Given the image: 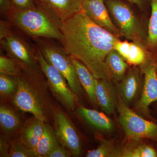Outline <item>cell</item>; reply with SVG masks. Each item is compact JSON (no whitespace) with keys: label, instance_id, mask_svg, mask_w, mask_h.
<instances>
[{"label":"cell","instance_id":"5","mask_svg":"<svg viewBox=\"0 0 157 157\" xmlns=\"http://www.w3.org/2000/svg\"><path fill=\"white\" fill-rule=\"evenodd\" d=\"M0 41L7 55L19 63L23 73L31 78L39 80L42 72L37 60L36 49L11 29Z\"/></svg>","mask_w":157,"mask_h":157},{"label":"cell","instance_id":"33","mask_svg":"<svg viewBox=\"0 0 157 157\" xmlns=\"http://www.w3.org/2000/svg\"><path fill=\"white\" fill-rule=\"evenodd\" d=\"M131 4L136 5L141 10H145L149 5L151 6V0H126Z\"/></svg>","mask_w":157,"mask_h":157},{"label":"cell","instance_id":"11","mask_svg":"<svg viewBox=\"0 0 157 157\" xmlns=\"http://www.w3.org/2000/svg\"><path fill=\"white\" fill-rule=\"evenodd\" d=\"M56 132L60 144L67 149L73 156L82 152L81 140L70 120L63 112L58 110L55 116Z\"/></svg>","mask_w":157,"mask_h":157},{"label":"cell","instance_id":"18","mask_svg":"<svg viewBox=\"0 0 157 157\" xmlns=\"http://www.w3.org/2000/svg\"><path fill=\"white\" fill-rule=\"evenodd\" d=\"M105 64L110 79L116 81L123 79L128 67V63L114 49L107 55Z\"/></svg>","mask_w":157,"mask_h":157},{"label":"cell","instance_id":"16","mask_svg":"<svg viewBox=\"0 0 157 157\" xmlns=\"http://www.w3.org/2000/svg\"><path fill=\"white\" fill-rule=\"evenodd\" d=\"M71 58L80 84L86 93L90 102L94 106L98 107L99 105L96 94L97 78L81 62L74 58Z\"/></svg>","mask_w":157,"mask_h":157},{"label":"cell","instance_id":"4","mask_svg":"<svg viewBox=\"0 0 157 157\" xmlns=\"http://www.w3.org/2000/svg\"><path fill=\"white\" fill-rule=\"evenodd\" d=\"M36 47L45 59L63 76L73 94L77 97L85 96L71 56L63 47L37 38Z\"/></svg>","mask_w":157,"mask_h":157},{"label":"cell","instance_id":"12","mask_svg":"<svg viewBox=\"0 0 157 157\" xmlns=\"http://www.w3.org/2000/svg\"><path fill=\"white\" fill-rule=\"evenodd\" d=\"M82 11L97 25L119 38L121 36L113 21L104 0H84Z\"/></svg>","mask_w":157,"mask_h":157},{"label":"cell","instance_id":"8","mask_svg":"<svg viewBox=\"0 0 157 157\" xmlns=\"http://www.w3.org/2000/svg\"><path fill=\"white\" fill-rule=\"evenodd\" d=\"M36 54L39 66L54 95L67 109H74L76 106V95L70 90L64 77L45 59L37 47Z\"/></svg>","mask_w":157,"mask_h":157},{"label":"cell","instance_id":"31","mask_svg":"<svg viewBox=\"0 0 157 157\" xmlns=\"http://www.w3.org/2000/svg\"><path fill=\"white\" fill-rule=\"evenodd\" d=\"M13 10L12 0H0V11L1 14H6Z\"/></svg>","mask_w":157,"mask_h":157},{"label":"cell","instance_id":"34","mask_svg":"<svg viewBox=\"0 0 157 157\" xmlns=\"http://www.w3.org/2000/svg\"><path fill=\"white\" fill-rule=\"evenodd\" d=\"M155 68L156 72L157 74V57L155 59Z\"/></svg>","mask_w":157,"mask_h":157},{"label":"cell","instance_id":"35","mask_svg":"<svg viewBox=\"0 0 157 157\" xmlns=\"http://www.w3.org/2000/svg\"></svg>","mask_w":157,"mask_h":157},{"label":"cell","instance_id":"32","mask_svg":"<svg viewBox=\"0 0 157 157\" xmlns=\"http://www.w3.org/2000/svg\"><path fill=\"white\" fill-rule=\"evenodd\" d=\"M9 144L6 141V139L1 138L0 142V156L10 157V150Z\"/></svg>","mask_w":157,"mask_h":157},{"label":"cell","instance_id":"28","mask_svg":"<svg viewBox=\"0 0 157 157\" xmlns=\"http://www.w3.org/2000/svg\"><path fill=\"white\" fill-rule=\"evenodd\" d=\"M130 43L128 41H121L120 39L116 42L113 46V49L116 51L126 61L130 50Z\"/></svg>","mask_w":157,"mask_h":157},{"label":"cell","instance_id":"26","mask_svg":"<svg viewBox=\"0 0 157 157\" xmlns=\"http://www.w3.org/2000/svg\"><path fill=\"white\" fill-rule=\"evenodd\" d=\"M18 76H10L0 73V94L2 97H8L14 95L17 90Z\"/></svg>","mask_w":157,"mask_h":157},{"label":"cell","instance_id":"2","mask_svg":"<svg viewBox=\"0 0 157 157\" xmlns=\"http://www.w3.org/2000/svg\"><path fill=\"white\" fill-rule=\"evenodd\" d=\"M12 22L26 34L35 38L56 39L63 44V36L60 27L39 8L28 10H12Z\"/></svg>","mask_w":157,"mask_h":157},{"label":"cell","instance_id":"27","mask_svg":"<svg viewBox=\"0 0 157 157\" xmlns=\"http://www.w3.org/2000/svg\"><path fill=\"white\" fill-rule=\"evenodd\" d=\"M10 157H39L35 150L30 149L18 141L11 144L10 150Z\"/></svg>","mask_w":157,"mask_h":157},{"label":"cell","instance_id":"25","mask_svg":"<svg viewBox=\"0 0 157 157\" xmlns=\"http://www.w3.org/2000/svg\"><path fill=\"white\" fill-rule=\"evenodd\" d=\"M20 64L10 57L0 56V73L14 76H19L22 73Z\"/></svg>","mask_w":157,"mask_h":157},{"label":"cell","instance_id":"21","mask_svg":"<svg viewBox=\"0 0 157 157\" xmlns=\"http://www.w3.org/2000/svg\"><path fill=\"white\" fill-rule=\"evenodd\" d=\"M122 148L121 157H157V151L152 147L132 140Z\"/></svg>","mask_w":157,"mask_h":157},{"label":"cell","instance_id":"10","mask_svg":"<svg viewBox=\"0 0 157 157\" xmlns=\"http://www.w3.org/2000/svg\"><path fill=\"white\" fill-rule=\"evenodd\" d=\"M84 0H34L37 8L60 26L74 14L82 11Z\"/></svg>","mask_w":157,"mask_h":157},{"label":"cell","instance_id":"6","mask_svg":"<svg viewBox=\"0 0 157 157\" xmlns=\"http://www.w3.org/2000/svg\"><path fill=\"white\" fill-rule=\"evenodd\" d=\"M116 108L119 113V122L129 139H151L157 144V124L147 120L130 109L119 95Z\"/></svg>","mask_w":157,"mask_h":157},{"label":"cell","instance_id":"22","mask_svg":"<svg viewBox=\"0 0 157 157\" xmlns=\"http://www.w3.org/2000/svg\"><path fill=\"white\" fill-rule=\"evenodd\" d=\"M122 148L114 142L103 140L95 149L89 151L86 157H121Z\"/></svg>","mask_w":157,"mask_h":157},{"label":"cell","instance_id":"14","mask_svg":"<svg viewBox=\"0 0 157 157\" xmlns=\"http://www.w3.org/2000/svg\"><path fill=\"white\" fill-rule=\"evenodd\" d=\"M110 80L96 79V94L101 109L107 115L114 113L117 98L115 88Z\"/></svg>","mask_w":157,"mask_h":157},{"label":"cell","instance_id":"3","mask_svg":"<svg viewBox=\"0 0 157 157\" xmlns=\"http://www.w3.org/2000/svg\"><path fill=\"white\" fill-rule=\"evenodd\" d=\"M104 2L121 36L147 48V32L132 8L120 0H104Z\"/></svg>","mask_w":157,"mask_h":157},{"label":"cell","instance_id":"20","mask_svg":"<svg viewBox=\"0 0 157 157\" xmlns=\"http://www.w3.org/2000/svg\"><path fill=\"white\" fill-rule=\"evenodd\" d=\"M59 144L55 130L45 123L44 132L35 151L39 157H47L51 152Z\"/></svg>","mask_w":157,"mask_h":157},{"label":"cell","instance_id":"17","mask_svg":"<svg viewBox=\"0 0 157 157\" xmlns=\"http://www.w3.org/2000/svg\"><path fill=\"white\" fill-rule=\"evenodd\" d=\"M76 111L80 117L97 130L110 132L115 128L113 121L103 113L82 107L78 108Z\"/></svg>","mask_w":157,"mask_h":157},{"label":"cell","instance_id":"1","mask_svg":"<svg viewBox=\"0 0 157 157\" xmlns=\"http://www.w3.org/2000/svg\"><path fill=\"white\" fill-rule=\"evenodd\" d=\"M60 29L67 53L81 62L97 79L110 80L105 59L119 38L97 25L82 11L64 21Z\"/></svg>","mask_w":157,"mask_h":157},{"label":"cell","instance_id":"9","mask_svg":"<svg viewBox=\"0 0 157 157\" xmlns=\"http://www.w3.org/2000/svg\"><path fill=\"white\" fill-rule=\"evenodd\" d=\"M155 59L151 56L143 65L140 71L144 75L142 94L135 107L136 112L144 116H149V107L157 101V74L155 68Z\"/></svg>","mask_w":157,"mask_h":157},{"label":"cell","instance_id":"23","mask_svg":"<svg viewBox=\"0 0 157 157\" xmlns=\"http://www.w3.org/2000/svg\"><path fill=\"white\" fill-rule=\"evenodd\" d=\"M148 50L147 47L139 43L131 42L128 55L126 61L130 64L140 66L152 56Z\"/></svg>","mask_w":157,"mask_h":157},{"label":"cell","instance_id":"19","mask_svg":"<svg viewBox=\"0 0 157 157\" xmlns=\"http://www.w3.org/2000/svg\"><path fill=\"white\" fill-rule=\"evenodd\" d=\"M20 119L13 109L5 105L0 107V125L5 135L9 136L16 132L20 127Z\"/></svg>","mask_w":157,"mask_h":157},{"label":"cell","instance_id":"13","mask_svg":"<svg viewBox=\"0 0 157 157\" xmlns=\"http://www.w3.org/2000/svg\"><path fill=\"white\" fill-rule=\"evenodd\" d=\"M140 72L138 68L130 69L118 85L119 96L128 105L135 101L140 91Z\"/></svg>","mask_w":157,"mask_h":157},{"label":"cell","instance_id":"29","mask_svg":"<svg viewBox=\"0 0 157 157\" xmlns=\"http://www.w3.org/2000/svg\"><path fill=\"white\" fill-rule=\"evenodd\" d=\"M13 10H28L36 8L34 0H12Z\"/></svg>","mask_w":157,"mask_h":157},{"label":"cell","instance_id":"24","mask_svg":"<svg viewBox=\"0 0 157 157\" xmlns=\"http://www.w3.org/2000/svg\"><path fill=\"white\" fill-rule=\"evenodd\" d=\"M151 14L147 29V47L149 51L157 50V0H151Z\"/></svg>","mask_w":157,"mask_h":157},{"label":"cell","instance_id":"15","mask_svg":"<svg viewBox=\"0 0 157 157\" xmlns=\"http://www.w3.org/2000/svg\"><path fill=\"white\" fill-rule=\"evenodd\" d=\"M45 123L35 117L28 121L21 130L20 141L28 148L35 150L44 132Z\"/></svg>","mask_w":157,"mask_h":157},{"label":"cell","instance_id":"30","mask_svg":"<svg viewBox=\"0 0 157 157\" xmlns=\"http://www.w3.org/2000/svg\"><path fill=\"white\" fill-rule=\"evenodd\" d=\"M72 154L67 148L59 144L54 149L47 157H70Z\"/></svg>","mask_w":157,"mask_h":157},{"label":"cell","instance_id":"7","mask_svg":"<svg viewBox=\"0 0 157 157\" xmlns=\"http://www.w3.org/2000/svg\"><path fill=\"white\" fill-rule=\"evenodd\" d=\"M18 87L13 95V104L23 112L29 113L38 119L47 121L45 106L39 93L30 82V78L23 72L18 76Z\"/></svg>","mask_w":157,"mask_h":157}]
</instances>
